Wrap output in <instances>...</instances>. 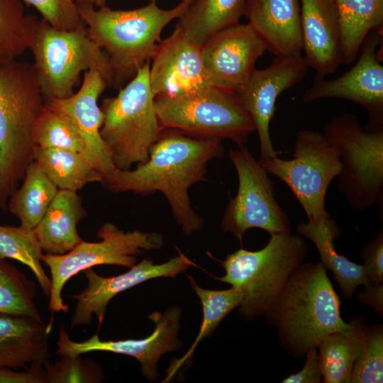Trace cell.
<instances>
[{
    "mask_svg": "<svg viewBox=\"0 0 383 383\" xmlns=\"http://www.w3.org/2000/svg\"><path fill=\"white\" fill-rule=\"evenodd\" d=\"M149 71L148 62L116 96L104 99L100 107L101 137L113 165L121 170L146 162L151 146L164 130L155 109Z\"/></svg>",
    "mask_w": 383,
    "mask_h": 383,
    "instance_id": "obj_6",
    "label": "cell"
},
{
    "mask_svg": "<svg viewBox=\"0 0 383 383\" xmlns=\"http://www.w3.org/2000/svg\"><path fill=\"white\" fill-rule=\"evenodd\" d=\"M132 10H113L106 6L76 4L89 38L106 55L113 87L121 88L138 70L150 62L165 27L184 13L191 0H182L162 9L157 0Z\"/></svg>",
    "mask_w": 383,
    "mask_h": 383,
    "instance_id": "obj_3",
    "label": "cell"
},
{
    "mask_svg": "<svg viewBox=\"0 0 383 383\" xmlns=\"http://www.w3.org/2000/svg\"><path fill=\"white\" fill-rule=\"evenodd\" d=\"M154 106L164 129L194 138H226L240 147L255 131L252 118L234 91L211 85L157 96Z\"/></svg>",
    "mask_w": 383,
    "mask_h": 383,
    "instance_id": "obj_7",
    "label": "cell"
},
{
    "mask_svg": "<svg viewBox=\"0 0 383 383\" xmlns=\"http://www.w3.org/2000/svg\"><path fill=\"white\" fill-rule=\"evenodd\" d=\"M260 163L268 174H272L289 187L308 221L331 219L326 210V194L331 182L339 174L341 162L337 148L323 133L299 130L295 135L292 159L287 160L276 156Z\"/></svg>",
    "mask_w": 383,
    "mask_h": 383,
    "instance_id": "obj_10",
    "label": "cell"
},
{
    "mask_svg": "<svg viewBox=\"0 0 383 383\" xmlns=\"http://www.w3.org/2000/svg\"><path fill=\"white\" fill-rule=\"evenodd\" d=\"M323 134L340 155L338 189L349 206L363 211L377 204L382 213L383 129L363 128L345 113L331 120Z\"/></svg>",
    "mask_w": 383,
    "mask_h": 383,
    "instance_id": "obj_9",
    "label": "cell"
},
{
    "mask_svg": "<svg viewBox=\"0 0 383 383\" xmlns=\"http://www.w3.org/2000/svg\"><path fill=\"white\" fill-rule=\"evenodd\" d=\"M0 383H47V374L43 363L30 365L26 371L0 367Z\"/></svg>",
    "mask_w": 383,
    "mask_h": 383,
    "instance_id": "obj_39",
    "label": "cell"
},
{
    "mask_svg": "<svg viewBox=\"0 0 383 383\" xmlns=\"http://www.w3.org/2000/svg\"><path fill=\"white\" fill-rule=\"evenodd\" d=\"M382 31L373 30L365 39L356 63L343 75L332 79L315 76L303 101L311 103L326 98L355 102L367 111L368 130L383 129V66L379 46Z\"/></svg>",
    "mask_w": 383,
    "mask_h": 383,
    "instance_id": "obj_13",
    "label": "cell"
},
{
    "mask_svg": "<svg viewBox=\"0 0 383 383\" xmlns=\"http://www.w3.org/2000/svg\"><path fill=\"white\" fill-rule=\"evenodd\" d=\"M307 251L302 237L291 233H273L259 250L241 248L228 255L221 262L226 274L219 280L240 292L238 308L244 318L264 316Z\"/></svg>",
    "mask_w": 383,
    "mask_h": 383,
    "instance_id": "obj_5",
    "label": "cell"
},
{
    "mask_svg": "<svg viewBox=\"0 0 383 383\" xmlns=\"http://www.w3.org/2000/svg\"><path fill=\"white\" fill-rule=\"evenodd\" d=\"M181 310L174 306L163 313L155 312L149 318L155 323L153 332L142 339L102 340L97 335L76 342L60 328L56 354L74 357L90 352L101 351L125 355L135 358L141 365L143 374L150 381L158 377L157 364L164 354L178 347L177 336L179 328Z\"/></svg>",
    "mask_w": 383,
    "mask_h": 383,
    "instance_id": "obj_15",
    "label": "cell"
},
{
    "mask_svg": "<svg viewBox=\"0 0 383 383\" xmlns=\"http://www.w3.org/2000/svg\"><path fill=\"white\" fill-rule=\"evenodd\" d=\"M34 139L37 147L72 150L90 163L85 144L75 126L66 116L45 105L36 122Z\"/></svg>",
    "mask_w": 383,
    "mask_h": 383,
    "instance_id": "obj_34",
    "label": "cell"
},
{
    "mask_svg": "<svg viewBox=\"0 0 383 383\" xmlns=\"http://www.w3.org/2000/svg\"><path fill=\"white\" fill-rule=\"evenodd\" d=\"M75 4L92 5L94 7L101 8L106 6L107 0H73Z\"/></svg>",
    "mask_w": 383,
    "mask_h": 383,
    "instance_id": "obj_42",
    "label": "cell"
},
{
    "mask_svg": "<svg viewBox=\"0 0 383 383\" xmlns=\"http://www.w3.org/2000/svg\"><path fill=\"white\" fill-rule=\"evenodd\" d=\"M383 382V326L367 327L362 352L355 362L350 383H382Z\"/></svg>",
    "mask_w": 383,
    "mask_h": 383,
    "instance_id": "obj_36",
    "label": "cell"
},
{
    "mask_svg": "<svg viewBox=\"0 0 383 383\" xmlns=\"http://www.w3.org/2000/svg\"><path fill=\"white\" fill-rule=\"evenodd\" d=\"M39 21L25 13L21 0H0V62L30 50Z\"/></svg>",
    "mask_w": 383,
    "mask_h": 383,
    "instance_id": "obj_31",
    "label": "cell"
},
{
    "mask_svg": "<svg viewBox=\"0 0 383 383\" xmlns=\"http://www.w3.org/2000/svg\"><path fill=\"white\" fill-rule=\"evenodd\" d=\"M5 260L0 257V313L43 321L34 303V282Z\"/></svg>",
    "mask_w": 383,
    "mask_h": 383,
    "instance_id": "obj_33",
    "label": "cell"
},
{
    "mask_svg": "<svg viewBox=\"0 0 383 383\" xmlns=\"http://www.w3.org/2000/svg\"><path fill=\"white\" fill-rule=\"evenodd\" d=\"M320 262H302L291 274L264 315L283 348L293 357L305 356L327 335L348 328L340 301Z\"/></svg>",
    "mask_w": 383,
    "mask_h": 383,
    "instance_id": "obj_2",
    "label": "cell"
},
{
    "mask_svg": "<svg viewBox=\"0 0 383 383\" xmlns=\"http://www.w3.org/2000/svg\"><path fill=\"white\" fill-rule=\"evenodd\" d=\"M43 250L34 229L0 225V257L20 262L33 272L44 294L49 297L50 278L41 265Z\"/></svg>",
    "mask_w": 383,
    "mask_h": 383,
    "instance_id": "obj_32",
    "label": "cell"
},
{
    "mask_svg": "<svg viewBox=\"0 0 383 383\" xmlns=\"http://www.w3.org/2000/svg\"><path fill=\"white\" fill-rule=\"evenodd\" d=\"M99 242L82 240L62 255L43 254L41 260L50 269L51 290L48 309L56 313L69 309L62 297L67 282L84 270L101 265L131 268L136 256L145 251L157 250L163 245L162 235L156 232H125L112 223H104L98 231Z\"/></svg>",
    "mask_w": 383,
    "mask_h": 383,
    "instance_id": "obj_11",
    "label": "cell"
},
{
    "mask_svg": "<svg viewBox=\"0 0 383 383\" xmlns=\"http://www.w3.org/2000/svg\"><path fill=\"white\" fill-rule=\"evenodd\" d=\"M350 326L325 337L318 345L324 383H350L354 365L360 357L366 340L364 318L355 317Z\"/></svg>",
    "mask_w": 383,
    "mask_h": 383,
    "instance_id": "obj_25",
    "label": "cell"
},
{
    "mask_svg": "<svg viewBox=\"0 0 383 383\" xmlns=\"http://www.w3.org/2000/svg\"><path fill=\"white\" fill-rule=\"evenodd\" d=\"M34 6L43 20L54 28L74 30L87 28L73 0H21Z\"/></svg>",
    "mask_w": 383,
    "mask_h": 383,
    "instance_id": "obj_37",
    "label": "cell"
},
{
    "mask_svg": "<svg viewBox=\"0 0 383 383\" xmlns=\"http://www.w3.org/2000/svg\"><path fill=\"white\" fill-rule=\"evenodd\" d=\"M309 68L303 56L276 57L267 67L255 69L246 82L234 91L254 122L260 143V162L279 155L270 134V123L279 96L301 82Z\"/></svg>",
    "mask_w": 383,
    "mask_h": 383,
    "instance_id": "obj_14",
    "label": "cell"
},
{
    "mask_svg": "<svg viewBox=\"0 0 383 383\" xmlns=\"http://www.w3.org/2000/svg\"><path fill=\"white\" fill-rule=\"evenodd\" d=\"M363 267L368 284L383 283V232L365 244L361 250Z\"/></svg>",
    "mask_w": 383,
    "mask_h": 383,
    "instance_id": "obj_38",
    "label": "cell"
},
{
    "mask_svg": "<svg viewBox=\"0 0 383 383\" xmlns=\"http://www.w3.org/2000/svg\"><path fill=\"white\" fill-rule=\"evenodd\" d=\"M306 360L302 369L287 377L283 383H320L323 380L319 355L317 348L309 349L305 355Z\"/></svg>",
    "mask_w": 383,
    "mask_h": 383,
    "instance_id": "obj_40",
    "label": "cell"
},
{
    "mask_svg": "<svg viewBox=\"0 0 383 383\" xmlns=\"http://www.w3.org/2000/svg\"><path fill=\"white\" fill-rule=\"evenodd\" d=\"M33 161L58 189L77 192L87 184L103 182L102 174L72 150L36 146Z\"/></svg>",
    "mask_w": 383,
    "mask_h": 383,
    "instance_id": "obj_28",
    "label": "cell"
},
{
    "mask_svg": "<svg viewBox=\"0 0 383 383\" xmlns=\"http://www.w3.org/2000/svg\"><path fill=\"white\" fill-rule=\"evenodd\" d=\"M357 296L362 304L372 308L379 316H382L383 283L365 286V290L360 292Z\"/></svg>",
    "mask_w": 383,
    "mask_h": 383,
    "instance_id": "obj_41",
    "label": "cell"
},
{
    "mask_svg": "<svg viewBox=\"0 0 383 383\" xmlns=\"http://www.w3.org/2000/svg\"><path fill=\"white\" fill-rule=\"evenodd\" d=\"M340 19L343 63L355 62L373 30H382L383 0H335Z\"/></svg>",
    "mask_w": 383,
    "mask_h": 383,
    "instance_id": "obj_27",
    "label": "cell"
},
{
    "mask_svg": "<svg viewBox=\"0 0 383 383\" xmlns=\"http://www.w3.org/2000/svg\"><path fill=\"white\" fill-rule=\"evenodd\" d=\"M187 277L201 303L203 319L194 343L180 359L173 360L167 369V374L164 382L169 381L177 371L192 357L199 343L211 335L221 321L240 306L242 300L240 292L233 287L222 290L206 289L200 287L192 276L187 274Z\"/></svg>",
    "mask_w": 383,
    "mask_h": 383,
    "instance_id": "obj_30",
    "label": "cell"
},
{
    "mask_svg": "<svg viewBox=\"0 0 383 383\" xmlns=\"http://www.w3.org/2000/svg\"><path fill=\"white\" fill-rule=\"evenodd\" d=\"M33 65L44 101L72 95L83 71L96 68L109 87L113 77L108 57L89 38L87 28L62 30L44 20L38 22L30 48Z\"/></svg>",
    "mask_w": 383,
    "mask_h": 383,
    "instance_id": "obj_8",
    "label": "cell"
},
{
    "mask_svg": "<svg viewBox=\"0 0 383 383\" xmlns=\"http://www.w3.org/2000/svg\"><path fill=\"white\" fill-rule=\"evenodd\" d=\"M45 107L33 66L0 62V209L34 160V131Z\"/></svg>",
    "mask_w": 383,
    "mask_h": 383,
    "instance_id": "obj_4",
    "label": "cell"
},
{
    "mask_svg": "<svg viewBox=\"0 0 383 383\" xmlns=\"http://www.w3.org/2000/svg\"><path fill=\"white\" fill-rule=\"evenodd\" d=\"M107 87L100 70L93 67L84 72L82 84L76 93L65 99L45 101L46 106L62 113L75 126L91 165L102 174L103 179L116 169L100 135L103 113L98 99Z\"/></svg>",
    "mask_w": 383,
    "mask_h": 383,
    "instance_id": "obj_19",
    "label": "cell"
},
{
    "mask_svg": "<svg viewBox=\"0 0 383 383\" xmlns=\"http://www.w3.org/2000/svg\"><path fill=\"white\" fill-rule=\"evenodd\" d=\"M82 355L61 356L54 362L48 360L43 363L47 383L101 382L104 374L100 365Z\"/></svg>",
    "mask_w": 383,
    "mask_h": 383,
    "instance_id": "obj_35",
    "label": "cell"
},
{
    "mask_svg": "<svg viewBox=\"0 0 383 383\" xmlns=\"http://www.w3.org/2000/svg\"><path fill=\"white\" fill-rule=\"evenodd\" d=\"M297 231L314 244L321 263L333 272L343 297L350 299L359 286L368 285L363 265L356 264L336 252L334 240L340 231L333 219L301 223L297 226Z\"/></svg>",
    "mask_w": 383,
    "mask_h": 383,
    "instance_id": "obj_24",
    "label": "cell"
},
{
    "mask_svg": "<svg viewBox=\"0 0 383 383\" xmlns=\"http://www.w3.org/2000/svg\"><path fill=\"white\" fill-rule=\"evenodd\" d=\"M248 0H191L177 24L202 45L218 31L239 23Z\"/></svg>",
    "mask_w": 383,
    "mask_h": 383,
    "instance_id": "obj_26",
    "label": "cell"
},
{
    "mask_svg": "<svg viewBox=\"0 0 383 383\" xmlns=\"http://www.w3.org/2000/svg\"><path fill=\"white\" fill-rule=\"evenodd\" d=\"M228 156L237 172L238 187L225 209L223 232L240 241L250 228H260L270 235L290 233L289 220L276 201L274 182L264 167L245 145L231 150Z\"/></svg>",
    "mask_w": 383,
    "mask_h": 383,
    "instance_id": "obj_12",
    "label": "cell"
},
{
    "mask_svg": "<svg viewBox=\"0 0 383 383\" xmlns=\"http://www.w3.org/2000/svg\"><path fill=\"white\" fill-rule=\"evenodd\" d=\"M223 155L219 138H194L164 129L151 146L146 162L133 170L116 168L102 184L115 193L131 192L145 196L160 192L183 232L190 235L201 230L204 221L191 205L189 189L206 181L208 162Z\"/></svg>",
    "mask_w": 383,
    "mask_h": 383,
    "instance_id": "obj_1",
    "label": "cell"
},
{
    "mask_svg": "<svg viewBox=\"0 0 383 383\" xmlns=\"http://www.w3.org/2000/svg\"><path fill=\"white\" fill-rule=\"evenodd\" d=\"M303 57L317 76L333 74L343 63L335 0H300Z\"/></svg>",
    "mask_w": 383,
    "mask_h": 383,
    "instance_id": "obj_20",
    "label": "cell"
},
{
    "mask_svg": "<svg viewBox=\"0 0 383 383\" xmlns=\"http://www.w3.org/2000/svg\"><path fill=\"white\" fill-rule=\"evenodd\" d=\"M87 216L77 192L58 189L45 213L33 228L40 245L48 254L70 252L83 240L77 223Z\"/></svg>",
    "mask_w": 383,
    "mask_h": 383,
    "instance_id": "obj_23",
    "label": "cell"
},
{
    "mask_svg": "<svg viewBox=\"0 0 383 383\" xmlns=\"http://www.w3.org/2000/svg\"><path fill=\"white\" fill-rule=\"evenodd\" d=\"M58 191L33 161L27 167L23 183L11 196L7 209L21 226L34 228L40 222Z\"/></svg>",
    "mask_w": 383,
    "mask_h": 383,
    "instance_id": "obj_29",
    "label": "cell"
},
{
    "mask_svg": "<svg viewBox=\"0 0 383 383\" xmlns=\"http://www.w3.org/2000/svg\"><path fill=\"white\" fill-rule=\"evenodd\" d=\"M151 60L149 79L155 97L211 85L204 66L202 45L189 38L177 24L159 43Z\"/></svg>",
    "mask_w": 383,
    "mask_h": 383,
    "instance_id": "obj_18",
    "label": "cell"
},
{
    "mask_svg": "<svg viewBox=\"0 0 383 383\" xmlns=\"http://www.w3.org/2000/svg\"><path fill=\"white\" fill-rule=\"evenodd\" d=\"M245 16L276 57L302 56L300 0H248Z\"/></svg>",
    "mask_w": 383,
    "mask_h": 383,
    "instance_id": "obj_21",
    "label": "cell"
},
{
    "mask_svg": "<svg viewBox=\"0 0 383 383\" xmlns=\"http://www.w3.org/2000/svg\"><path fill=\"white\" fill-rule=\"evenodd\" d=\"M51 323L30 317L0 316V367L17 370L50 358Z\"/></svg>",
    "mask_w": 383,
    "mask_h": 383,
    "instance_id": "obj_22",
    "label": "cell"
},
{
    "mask_svg": "<svg viewBox=\"0 0 383 383\" xmlns=\"http://www.w3.org/2000/svg\"><path fill=\"white\" fill-rule=\"evenodd\" d=\"M266 45L248 23H237L202 45L204 66L211 85L234 91L250 77Z\"/></svg>",
    "mask_w": 383,
    "mask_h": 383,
    "instance_id": "obj_16",
    "label": "cell"
},
{
    "mask_svg": "<svg viewBox=\"0 0 383 383\" xmlns=\"http://www.w3.org/2000/svg\"><path fill=\"white\" fill-rule=\"evenodd\" d=\"M195 265L184 253L179 251L177 257L162 264L144 259L121 274L104 277L92 268L83 271L87 286L79 294L71 297L77 300L71 319V327L89 325L92 315L98 319L99 328L102 324L109 301L119 293L150 279L159 277L174 278Z\"/></svg>",
    "mask_w": 383,
    "mask_h": 383,
    "instance_id": "obj_17",
    "label": "cell"
}]
</instances>
